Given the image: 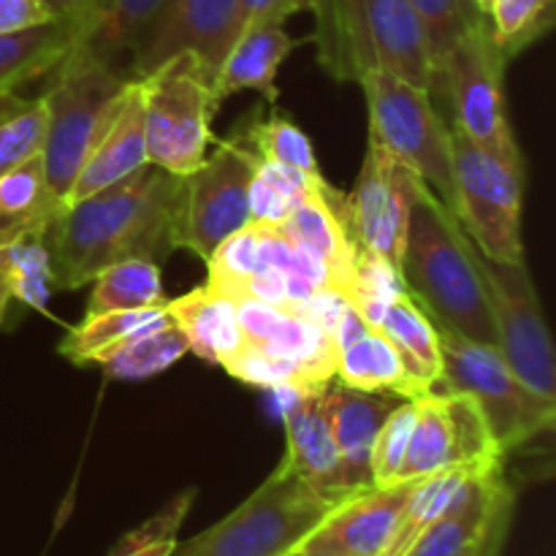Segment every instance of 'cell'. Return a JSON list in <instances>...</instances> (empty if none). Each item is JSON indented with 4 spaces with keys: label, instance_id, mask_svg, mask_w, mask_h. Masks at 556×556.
Returning <instances> with one entry per match:
<instances>
[{
    "label": "cell",
    "instance_id": "cell-1",
    "mask_svg": "<svg viewBox=\"0 0 556 556\" xmlns=\"http://www.w3.org/2000/svg\"><path fill=\"white\" fill-rule=\"evenodd\" d=\"M182 177L141 166L130 177L71 201L47 228L54 291H74L128 258H168L177 250Z\"/></svg>",
    "mask_w": 556,
    "mask_h": 556
},
{
    "label": "cell",
    "instance_id": "cell-2",
    "mask_svg": "<svg viewBox=\"0 0 556 556\" xmlns=\"http://www.w3.org/2000/svg\"><path fill=\"white\" fill-rule=\"evenodd\" d=\"M476 244L459 217L429 188L410 212L400 275L410 296L434 326L478 345L497 348L486 286L476 261Z\"/></svg>",
    "mask_w": 556,
    "mask_h": 556
},
{
    "label": "cell",
    "instance_id": "cell-3",
    "mask_svg": "<svg viewBox=\"0 0 556 556\" xmlns=\"http://www.w3.org/2000/svg\"><path fill=\"white\" fill-rule=\"evenodd\" d=\"M318 58L340 81L391 74L432 92L427 30L410 0H320Z\"/></svg>",
    "mask_w": 556,
    "mask_h": 556
},
{
    "label": "cell",
    "instance_id": "cell-4",
    "mask_svg": "<svg viewBox=\"0 0 556 556\" xmlns=\"http://www.w3.org/2000/svg\"><path fill=\"white\" fill-rule=\"evenodd\" d=\"M128 81V76L103 63L81 38H76L71 52L52 71V81L41 96L47 106L41 163L47 193L60 210L68 201L92 144L117 112Z\"/></svg>",
    "mask_w": 556,
    "mask_h": 556
},
{
    "label": "cell",
    "instance_id": "cell-5",
    "mask_svg": "<svg viewBox=\"0 0 556 556\" xmlns=\"http://www.w3.org/2000/svg\"><path fill=\"white\" fill-rule=\"evenodd\" d=\"M342 497L324 494L291 470H277L226 519L177 543L174 556H288Z\"/></svg>",
    "mask_w": 556,
    "mask_h": 556
},
{
    "label": "cell",
    "instance_id": "cell-6",
    "mask_svg": "<svg viewBox=\"0 0 556 556\" xmlns=\"http://www.w3.org/2000/svg\"><path fill=\"white\" fill-rule=\"evenodd\" d=\"M508 60L494 43L489 16L472 27L434 68L432 98L451 128L508 163L525 166L508 109H505Z\"/></svg>",
    "mask_w": 556,
    "mask_h": 556
},
{
    "label": "cell",
    "instance_id": "cell-7",
    "mask_svg": "<svg viewBox=\"0 0 556 556\" xmlns=\"http://www.w3.org/2000/svg\"><path fill=\"white\" fill-rule=\"evenodd\" d=\"M215 76L199 54L179 52L139 79L144 112L147 163L177 177L201 166L212 141V117L217 112Z\"/></svg>",
    "mask_w": 556,
    "mask_h": 556
},
{
    "label": "cell",
    "instance_id": "cell-8",
    "mask_svg": "<svg viewBox=\"0 0 556 556\" xmlns=\"http://www.w3.org/2000/svg\"><path fill=\"white\" fill-rule=\"evenodd\" d=\"M438 337L443 356L438 386L476 402L503 459L532 443L538 434L552 432L556 402L527 389L503 362L497 348L478 345L443 326H438Z\"/></svg>",
    "mask_w": 556,
    "mask_h": 556
},
{
    "label": "cell",
    "instance_id": "cell-9",
    "mask_svg": "<svg viewBox=\"0 0 556 556\" xmlns=\"http://www.w3.org/2000/svg\"><path fill=\"white\" fill-rule=\"evenodd\" d=\"M369 106V141L389 150L454 212V150L451 125L432 92L391 74L358 79Z\"/></svg>",
    "mask_w": 556,
    "mask_h": 556
},
{
    "label": "cell",
    "instance_id": "cell-10",
    "mask_svg": "<svg viewBox=\"0 0 556 556\" xmlns=\"http://www.w3.org/2000/svg\"><path fill=\"white\" fill-rule=\"evenodd\" d=\"M454 215L478 253L500 264H525L521 206L525 166L492 155L451 128Z\"/></svg>",
    "mask_w": 556,
    "mask_h": 556
},
{
    "label": "cell",
    "instance_id": "cell-11",
    "mask_svg": "<svg viewBox=\"0 0 556 556\" xmlns=\"http://www.w3.org/2000/svg\"><path fill=\"white\" fill-rule=\"evenodd\" d=\"M258 166V152L244 130L217 144L195 172L182 177L177 215V250H190L210 261L217 244L250 223V182Z\"/></svg>",
    "mask_w": 556,
    "mask_h": 556
},
{
    "label": "cell",
    "instance_id": "cell-12",
    "mask_svg": "<svg viewBox=\"0 0 556 556\" xmlns=\"http://www.w3.org/2000/svg\"><path fill=\"white\" fill-rule=\"evenodd\" d=\"M476 261L486 286L500 356L527 389L556 402L554 342L527 261L500 264L481 253H476Z\"/></svg>",
    "mask_w": 556,
    "mask_h": 556
},
{
    "label": "cell",
    "instance_id": "cell-13",
    "mask_svg": "<svg viewBox=\"0 0 556 556\" xmlns=\"http://www.w3.org/2000/svg\"><path fill=\"white\" fill-rule=\"evenodd\" d=\"M424 188L427 185L410 166L369 141L356 188L345 195L348 226L356 248L400 271L410 212Z\"/></svg>",
    "mask_w": 556,
    "mask_h": 556
},
{
    "label": "cell",
    "instance_id": "cell-14",
    "mask_svg": "<svg viewBox=\"0 0 556 556\" xmlns=\"http://www.w3.org/2000/svg\"><path fill=\"white\" fill-rule=\"evenodd\" d=\"M413 402H416V421H413L400 481H421L448 467L500 456L486 421L470 396L432 389Z\"/></svg>",
    "mask_w": 556,
    "mask_h": 556
},
{
    "label": "cell",
    "instance_id": "cell-15",
    "mask_svg": "<svg viewBox=\"0 0 556 556\" xmlns=\"http://www.w3.org/2000/svg\"><path fill=\"white\" fill-rule=\"evenodd\" d=\"M237 36V0H166L157 20L136 47L128 76L141 79L179 52L199 54L210 74L217 76Z\"/></svg>",
    "mask_w": 556,
    "mask_h": 556
},
{
    "label": "cell",
    "instance_id": "cell-16",
    "mask_svg": "<svg viewBox=\"0 0 556 556\" xmlns=\"http://www.w3.org/2000/svg\"><path fill=\"white\" fill-rule=\"evenodd\" d=\"M416 486L418 481H402L394 486H369L364 492L348 494L309 532L302 546L345 556H380Z\"/></svg>",
    "mask_w": 556,
    "mask_h": 556
},
{
    "label": "cell",
    "instance_id": "cell-17",
    "mask_svg": "<svg viewBox=\"0 0 556 556\" xmlns=\"http://www.w3.org/2000/svg\"><path fill=\"white\" fill-rule=\"evenodd\" d=\"M237 320L248 345L286 356L302 367L309 383L326 391L337 375L334 337L302 313H288L255 299H239Z\"/></svg>",
    "mask_w": 556,
    "mask_h": 556
},
{
    "label": "cell",
    "instance_id": "cell-18",
    "mask_svg": "<svg viewBox=\"0 0 556 556\" xmlns=\"http://www.w3.org/2000/svg\"><path fill=\"white\" fill-rule=\"evenodd\" d=\"M282 233L293 242L304 244L309 253L318 255L334 275L337 288L351 302L353 277H356V242L348 226V201L340 190L320 179L313 190L299 199L286 223H280Z\"/></svg>",
    "mask_w": 556,
    "mask_h": 556
},
{
    "label": "cell",
    "instance_id": "cell-19",
    "mask_svg": "<svg viewBox=\"0 0 556 556\" xmlns=\"http://www.w3.org/2000/svg\"><path fill=\"white\" fill-rule=\"evenodd\" d=\"M286 456L280 465L324 494L348 497L340 483V454L329 416V389L320 394H288L282 405Z\"/></svg>",
    "mask_w": 556,
    "mask_h": 556
},
{
    "label": "cell",
    "instance_id": "cell-20",
    "mask_svg": "<svg viewBox=\"0 0 556 556\" xmlns=\"http://www.w3.org/2000/svg\"><path fill=\"white\" fill-rule=\"evenodd\" d=\"M396 402L383 394L337 386L329 389V416L340 454V483L345 494L364 492L372 483V448L386 416Z\"/></svg>",
    "mask_w": 556,
    "mask_h": 556
},
{
    "label": "cell",
    "instance_id": "cell-21",
    "mask_svg": "<svg viewBox=\"0 0 556 556\" xmlns=\"http://www.w3.org/2000/svg\"><path fill=\"white\" fill-rule=\"evenodd\" d=\"M141 166H147L144 112H141L139 79H130L117 112L112 114L106 128L101 130L98 141L92 144L90 155H87L65 204L98 193V190L130 177Z\"/></svg>",
    "mask_w": 556,
    "mask_h": 556
},
{
    "label": "cell",
    "instance_id": "cell-22",
    "mask_svg": "<svg viewBox=\"0 0 556 556\" xmlns=\"http://www.w3.org/2000/svg\"><path fill=\"white\" fill-rule=\"evenodd\" d=\"M293 47H296V41L288 36L282 25L242 27L237 41L228 49L215 81H212V92H215L217 106H220L228 96L242 90L261 92V96L275 106V103L280 101L277 71H280L282 60L291 54Z\"/></svg>",
    "mask_w": 556,
    "mask_h": 556
},
{
    "label": "cell",
    "instance_id": "cell-23",
    "mask_svg": "<svg viewBox=\"0 0 556 556\" xmlns=\"http://www.w3.org/2000/svg\"><path fill=\"white\" fill-rule=\"evenodd\" d=\"M81 33V22L54 20L22 30L0 33V101L14 96L27 81L52 74L71 52Z\"/></svg>",
    "mask_w": 556,
    "mask_h": 556
},
{
    "label": "cell",
    "instance_id": "cell-24",
    "mask_svg": "<svg viewBox=\"0 0 556 556\" xmlns=\"http://www.w3.org/2000/svg\"><path fill=\"white\" fill-rule=\"evenodd\" d=\"M166 313L188 337L190 353L204 362L223 367V362L244 345L237 320V304L212 288L201 286L172 302L166 299Z\"/></svg>",
    "mask_w": 556,
    "mask_h": 556
},
{
    "label": "cell",
    "instance_id": "cell-25",
    "mask_svg": "<svg viewBox=\"0 0 556 556\" xmlns=\"http://www.w3.org/2000/svg\"><path fill=\"white\" fill-rule=\"evenodd\" d=\"M375 329L383 331L386 340L396 348L407 375L424 394L438 389L440 369H443L438 326L424 313L421 304L410 296V291L396 293L386 304Z\"/></svg>",
    "mask_w": 556,
    "mask_h": 556
},
{
    "label": "cell",
    "instance_id": "cell-26",
    "mask_svg": "<svg viewBox=\"0 0 556 556\" xmlns=\"http://www.w3.org/2000/svg\"><path fill=\"white\" fill-rule=\"evenodd\" d=\"M163 5L166 0H101L90 20L81 25L79 38L103 63L128 76L136 47Z\"/></svg>",
    "mask_w": 556,
    "mask_h": 556
},
{
    "label": "cell",
    "instance_id": "cell-27",
    "mask_svg": "<svg viewBox=\"0 0 556 556\" xmlns=\"http://www.w3.org/2000/svg\"><path fill=\"white\" fill-rule=\"evenodd\" d=\"M342 386L367 394H396L402 400H416L424 391L413 383L402 364L396 348L386 340V334L369 326L367 334L358 337L337 356V375Z\"/></svg>",
    "mask_w": 556,
    "mask_h": 556
},
{
    "label": "cell",
    "instance_id": "cell-28",
    "mask_svg": "<svg viewBox=\"0 0 556 556\" xmlns=\"http://www.w3.org/2000/svg\"><path fill=\"white\" fill-rule=\"evenodd\" d=\"M52 261L47 233L0 244V329L14 307L43 309L52 296Z\"/></svg>",
    "mask_w": 556,
    "mask_h": 556
},
{
    "label": "cell",
    "instance_id": "cell-29",
    "mask_svg": "<svg viewBox=\"0 0 556 556\" xmlns=\"http://www.w3.org/2000/svg\"><path fill=\"white\" fill-rule=\"evenodd\" d=\"M500 459V456H494ZM494 459H483V462H472V465H459V467H448V470L432 472V476L421 478L413 492L410 503H407L405 514H402L400 525H396L394 535H391L389 546L380 552V556H407L410 548L416 546L418 541L424 538V532L451 508V503L456 500L459 489L476 476L481 467H486L489 462Z\"/></svg>",
    "mask_w": 556,
    "mask_h": 556
},
{
    "label": "cell",
    "instance_id": "cell-30",
    "mask_svg": "<svg viewBox=\"0 0 556 556\" xmlns=\"http://www.w3.org/2000/svg\"><path fill=\"white\" fill-rule=\"evenodd\" d=\"M188 351L190 345L182 329L172 318H163L155 326H147L139 334L128 337L117 348L103 353L96 364H101L109 378L144 380L166 372Z\"/></svg>",
    "mask_w": 556,
    "mask_h": 556
},
{
    "label": "cell",
    "instance_id": "cell-31",
    "mask_svg": "<svg viewBox=\"0 0 556 556\" xmlns=\"http://www.w3.org/2000/svg\"><path fill=\"white\" fill-rule=\"evenodd\" d=\"M161 304H166L161 266L147 258H128L98 271L85 315L147 309Z\"/></svg>",
    "mask_w": 556,
    "mask_h": 556
},
{
    "label": "cell",
    "instance_id": "cell-32",
    "mask_svg": "<svg viewBox=\"0 0 556 556\" xmlns=\"http://www.w3.org/2000/svg\"><path fill=\"white\" fill-rule=\"evenodd\" d=\"M163 318H168L166 304L147 309H119V313L85 315V320L76 329H71L68 337L60 342L58 351L60 356L74 362L76 367H87V364H96L103 353L117 348L119 342L139 334L147 326H155Z\"/></svg>",
    "mask_w": 556,
    "mask_h": 556
},
{
    "label": "cell",
    "instance_id": "cell-33",
    "mask_svg": "<svg viewBox=\"0 0 556 556\" xmlns=\"http://www.w3.org/2000/svg\"><path fill=\"white\" fill-rule=\"evenodd\" d=\"M261 269V223H248L223 239L215 253L206 261V288L220 296L237 299L244 296L248 280Z\"/></svg>",
    "mask_w": 556,
    "mask_h": 556
},
{
    "label": "cell",
    "instance_id": "cell-34",
    "mask_svg": "<svg viewBox=\"0 0 556 556\" xmlns=\"http://www.w3.org/2000/svg\"><path fill=\"white\" fill-rule=\"evenodd\" d=\"M556 0H492L489 30L505 60H514L554 25Z\"/></svg>",
    "mask_w": 556,
    "mask_h": 556
},
{
    "label": "cell",
    "instance_id": "cell-35",
    "mask_svg": "<svg viewBox=\"0 0 556 556\" xmlns=\"http://www.w3.org/2000/svg\"><path fill=\"white\" fill-rule=\"evenodd\" d=\"M253 150L264 161L277 163V166L293 168L307 177H320L318 157L313 152V141L307 139L302 128L293 119L282 117V114L271 112V117L261 119L253 117L248 128H242Z\"/></svg>",
    "mask_w": 556,
    "mask_h": 556
},
{
    "label": "cell",
    "instance_id": "cell-36",
    "mask_svg": "<svg viewBox=\"0 0 556 556\" xmlns=\"http://www.w3.org/2000/svg\"><path fill=\"white\" fill-rule=\"evenodd\" d=\"M47 136V106L41 98L0 101V177L20 163L41 155Z\"/></svg>",
    "mask_w": 556,
    "mask_h": 556
},
{
    "label": "cell",
    "instance_id": "cell-37",
    "mask_svg": "<svg viewBox=\"0 0 556 556\" xmlns=\"http://www.w3.org/2000/svg\"><path fill=\"white\" fill-rule=\"evenodd\" d=\"M223 369L231 378L248 386H258V389H271L280 391V394H320L296 362L264 351V348L248 345V342L231 358L223 362Z\"/></svg>",
    "mask_w": 556,
    "mask_h": 556
},
{
    "label": "cell",
    "instance_id": "cell-38",
    "mask_svg": "<svg viewBox=\"0 0 556 556\" xmlns=\"http://www.w3.org/2000/svg\"><path fill=\"white\" fill-rule=\"evenodd\" d=\"M193 500L195 489L179 492L155 516H150L144 525L125 532L106 556H174L179 543V527L188 519L190 508H193Z\"/></svg>",
    "mask_w": 556,
    "mask_h": 556
},
{
    "label": "cell",
    "instance_id": "cell-39",
    "mask_svg": "<svg viewBox=\"0 0 556 556\" xmlns=\"http://www.w3.org/2000/svg\"><path fill=\"white\" fill-rule=\"evenodd\" d=\"M427 30L429 54H432V68H438L440 60L467 36L476 25L486 20V14L476 9L472 0H410Z\"/></svg>",
    "mask_w": 556,
    "mask_h": 556
},
{
    "label": "cell",
    "instance_id": "cell-40",
    "mask_svg": "<svg viewBox=\"0 0 556 556\" xmlns=\"http://www.w3.org/2000/svg\"><path fill=\"white\" fill-rule=\"evenodd\" d=\"M58 212L60 206L47 193L41 155L20 163L0 177V220H27Z\"/></svg>",
    "mask_w": 556,
    "mask_h": 556
},
{
    "label": "cell",
    "instance_id": "cell-41",
    "mask_svg": "<svg viewBox=\"0 0 556 556\" xmlns=\"http://www.w3.org/2000/svg\"><path fill=\"white\" fill-rule=\"evenodd\" d=\"M413 421H416V402H396L394 410L386 416L372 448V483L375 486H394L405 465L407 445H410Z\"/></svg>",
    "mask_w": 556,
    "mask_h": 556
},
{
    "label": "cell",
    "instance_id": "cell-42",
    "mask_svg": "<svg viewBox=\"0 0 556 556\" xmlns=\"http://www.w3.org/2000/svg\"><path fill=\"white\" fill-rule=\"evenodd\" d=\"M239 33L248 25H282L299 11H315L320 0H237Z\"/></svg>",
    "mask_w": 556,
    "mask_h": 556
},
{
    "label": "cell",
    "instance_id": "cell-43",
    "mask_svg": "<svg viewBox=\"0 0 556 556\" xmlns=\"http://www.w3.org/2000/svg\"><path fill=\"white\" fill-rule=\"evenodd\" d=\"M49 20H54V14L38 0H0V33L22 30Z\"/></svg>",
    "mask_w": 556,
    "mask_h": 556
},
{
    "label": "cell",
    "instance_id": "cell-44",
    "mask_svg": "<svg viewBox=\"0 0 556 556\" xmlns=\"http://www.w3.org/2000/svg\"><path fill=\"white\" fill-rule=\"evenodd\" d=\"M514 508L516 503L503 505L497 510V516L492 519V525L486 527V532L481 535V541L476 546L467 548L462 556H503L505 541H508V532H510V521H514Z\"/></svg>",
    "mask_w": 556,
    "mask_h": 556
},
{
    "label": "cell",
    "instance_id": "cell-45",
    "mask_svg": "<svg viewBox=\"0 0 556 556\" xmlns=\"http://www.w3.org/2000/svg\"><path fill=\"white\" fill-rule=\"evenodd\" d=\"M38 3L47 5L54 16H63V20H76L85 25L101 0H38Z\"/></svg>",
    "mask_w": 556,
    "mask_h": 556
},
{
    "label": "cell",
    "instance_id": "cell-46",
    "mask_svg": "<svg viewBox=\"0 0 556 556\" xmlns=\"http://www.w3.org/2000/svg\"><path fill=\"white\" fill-rule=\"evenodd\" d=\"M288 556H345V554H334V552H320V548H304L299 546L296 552H291Z\"/></svg>",
    "mask_w": 556,
    "mask_h": 556
},
{
    "label": "cell",
    "instance_id": "cell-47",
    "mask_svg": "<svg viewBox=\"0 0 556 556\" xmlns=\"http://www.w3.org/2000/svg\"><path fill=\"white\" fill-rule=\"evenodd\" d=\"M472 3H476V9L481 11V14L489 16V9H492V0H472Z\"/></svg>",
    "mask_w": 556,
    "mask_h": 556
}]
</instances>
